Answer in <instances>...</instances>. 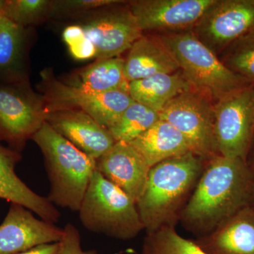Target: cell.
<instances>
[{"instance_id":"52a82bcc","label":"cell","mask_w":254,"mask_h":254,"mask_svg":"<svg viewBox=\"0 0 254 254\" xmlns=\"http://www.w3.org/2000/svg\"><path fill=\"white\" fill-rule=\"evenodd\" d=\"M214 115L219 155L246 161L254 138V83L217 101Z\"/></svg>"},{"instance_id":"7c38bea8","label":"cell","mask_w":254,"mask_h":254,"mask_svg":"<svg viewBox=\"0 0 254 254\" xmlns=\"http://www.w3.org/2000/svg\"><path fill=\"white\" fill-rule=\"evenodd\" d=\"M215 0H138L129 4L144 31H190Z\"/></svg>"},{"instance_id":"ac0fdd59","label":"cell","mask_w":254,"mask_h":254,"mask_svg":"<svg viewBox=\"0 0 254 254\" xmlns=\"http://www.w3.org/2000/svg\"><path fill=\"white\" fill-rule=\"evenodd\" d=\"M178 69L176 61L160 39L143 36L132 45L124 64L128 83Z\"/></svg>"},{"instance_id":"83f0119b","label":"cell","mask_w":254,"mask_h":254,"mask_svg":"<svg viewBox=\"0 0 254 254\" xmlns=\"http://www.w3.org/2000/svg\"><path fill=\"white\" fill-rule=\"evenodd\" d=\"M123 2L114 0H65L53 1L51 14H81Z\"/></svg>"},{"instance_id":"d6a6232c","label":"cell","mask_w":254,"mask_h":254,"mask_svg":"<svg viewBox=\"0 0 254 254\" xmlns=\"http://www.w3.org/2000/svg\"><path fill=\"white\" fill-rule=\"evenodd\" d=\"M252 208H254V190L253 192V195H252V199H251L250 205Z\"/></svg>"},{"instance_id":"3957f363","label":"cell","mask_w":254,"mask_h":254,"mask_svg":"<svg viewBox=\"0 0 254 254\" xmlns=\"http://www.w3.org/2000/svg\"><path fill=\"white\" fill-rule=\"evenodd\" d=\"M44 157L50 188L47 198L53 204L78 212L96 160L88 156L45 122L31 138Z\"/></svg>"},{"instance_id":"f546056e","label":"cell","mask_w":254,"mask_h":254,"mask_svg":"<svg viewBox=\"0 0 254 254\" xmlns=\"http://www.w3.org/2000/svg\"><path fill=\"white\" fill-rule=\"evenodd\" d=\"M60 249V242L44 244L17 254H58Z\"/></svg>"},{"instance_id":"cb8c5ba5","label":"cell","mask_w":254,"mask_h":254,"mask_svg":"<svg viewBox=\"0 0 254 254\" xmlns=\"http://www.w3.org/2000/svg\"><path fill=\"white\" fill-rule=\"evenodd\" d=\"M143 254H208L193 240L184 238L176 227H166L147 234Z\"/></svg>"},{"instance_id":"f1b7e54d","label":"cell","mask_w":254,"mask_h":254,"mask_svg":"<svg viewBox=\"0 0 254 254\" xmlns=\"http://www.w3.org/2000/svg\"><path fill=\"white\" fill-rule=\"evenodd\" d=\"M81 235L78 229L71 223L63 228V236L60 241L58 254H100L96 250H82Z\"/></svg>"},{"instance_id":"7402d4cb","label":"cell","mask_w":254,"mask_h":254,"mask_svg":"<svg viewBox=\"0 0 254 254\" xmlns=\"http://www.w3.org/2000/svg\"><path fill=\"white\" fill-rule=\"evenodd\" d=\"M125 60L120 57L97 60L95 63L78 71L68 85L95 93L117 90L128 91V82L124 73Z\"/></svg>"},{"instance_id":"d6986e66","label":"cell","mask_w":254,"mask_h":254,"mask_svg":"<svg viewBox=\"0 0 254 254\" xmlns=\"http://www.w3.org/2000/svg\"><path fill=\"white\" fill-rule=\"evenodd\" d=\"M131 144L150 168L168 159L190 152L180 131L165 120H158Z\"/></svg>"},{"instance_id":"30bf717a","label":"cell","mask_w":254,"mask_h":254,"mask_svg":"<svg viewBox=\"0 0 254 254\" xmlns=\"http://www.w3.org/2000/svg\"><path fill=\"white\" fill-rule=\"evenodd\" d=\"M193 32L218 56L234 42L254 33V0H215Z\"/></svg>"},{"instance_id":"ffe728a7","label":"cell","mask_w":254,"mask_h":254,"mask_svg":"<svg viewBox=\"0 0 254 254\" xmlns=\"http://www.w3.org/2000/svg\"><path fill=\"white\" fill-rule=\"evenodd\" d=\"M26 28L0 16V83L26 81Z\"/></svg>"},{"instance_id":"277c9868","label":"cell","mask_w":254,"mask_h":254,"mask_svg":"<svg viewBox=\"0 0 254 254\" xmlns=\"http://www.w3.org/2000/svg\"><path fill=\"white\" fill-rule=\"evenodd\" d=\"M78 212L88 231L118 240H132L144 230L136 202L97 170Z\"/></svg>"},{"instance_id":"6da1fadb","label":"cell","mask_w":254,"mask_h":254,"mask_svg":"<svg viewBox=\"0 0 254 254\" xmlns=\"http://www.w3.org/2000/svg\"><path fill=\"white\" fill-rule=\"evenodd\" d=\"M254 177L245 160L218 155L206 161L180 222L195 237L205 236L250 205Z\"/></svg>"},{"instance_id":"5bb4252c","label":"cell","mask_w":254,"mask_h":254,"mask_svg":"<svg viewBox=\"0 0 254 254\" xmlns=\"http://www.w3.org/2000/svg\"><path fill=\"white\" fill-rule=\"evenodd\" d=\"M46 123L88 156L98 160L116 143L109 129L78 110L46 113Z\"/></svg>"},{"instance_id":"5b68a950","label":"cell","mask_w":254,"mask_h":254,"mask_svg":"<svg viewBox=\"0 0 254 254\" xmlns=\"http://www.w3.org/2000/svg\"><path fill=\"white\" fill-rule=\"evenodd\" d=\"M159 39L190 85L206 92L217 101L252 83L230 71L192 31L177 32Z\"/></svg>"},{"instance_id":"9c48e42d","label":"cell","mask_w":254,"mask_h":254,"mask_svg":"<svg viewBox=\"0 0 254 254\" xmlns=\"http://www.w3.org/2000/svg\"><path fill=\"white\" fill-rule=\"evenodd\" d=\"M43 98H39L28 82L0 83V142L21 153L46 122Z\"/></svg>"},{"instance_id":"e0dca14e","label":"cell","mask_w":254,"mask_h":254,"mask_svg":"<svg viewBox=\"0 0 254 254\" xmlns=\"http://www.w3.org/2000/svg\"><path fill=\"white\" fill-rule=\"evenodd\" d=\"M194 242L208 254H254V208L247 205Z\"/></svg>"},{"instance_id":"44dd1931","label":"cell","mask_w":254,"mask_h":254,"mask_svg":"<svg viewBox=\"0 0 254 254\" xmlns=\"http://www.w3.org/2000/svg\"><path fill=\"white\" fill-rule=\"evenodd\" d=\"M182 73H160L128 83L132 99L160 113L179 95L191 90Z\"/></svg>"},{"instance_id":"8992f818","label":"cell","mask_w":254,"mask_h":254,"mask_svg":"<svg viewBox=\"0 0 254 254\" xmlns=\"http://www.w3.org/2000/svg\"><path fill=\"white\" fill-rule=\"evenodd\" d=\"M46 113L71 110L83 112L109 129L134 100L128 91L117 90L95 93L83 91L55 78L50 69L42 71Z\"/></svg>"},{"instance_id":"ba28073f","label":"cell","mask_w":254,"mask_h":254,"mask_svg":"<svg viewBox=\"0 0 254 254\" xmlns=\"http://www.w3.org/2000/svg\"><path fill=\"white\" fill-rule=\"evenodd\" d=\"M159 115L182 133L193 154L205 161L220 155L214 131V106L203 95L192 90L184 92Z\"/></svg>"},{"instance_id":"603a6c76","label":"cell","mask_w":254,"mask_h":254,"mask_svg":"<svg viewBox=\"0 0 254 254\" xmlns=\"http://www.w3.org/2000/svg\"><path fill=\"white\" fill-rule=\"evenodd\" d=\"M160 120L158 112L133 102L109 131L115 141L131 143Z\"/></svg>"},{"instance_id":"9a60e30c","label":"cell","mask_w":254,"mask_h":254,"mask_svg":"<svg viewBox=\"0 0 254 254\" xmlns=\"http://www.w3.org/2000/svg\"><path fill=\"white\" fill-rule=\"evenodd\" d=\"M96 170L136 203L145 190L150 168L131 143L118 141L96 160Z\"/></svg>"},{"instance_id":"2e32d148","label":"cell","mask_w":254,"mask_h":254,"mask_svg":"<svg viewBox=\"0 0 254 254\" xmlns=\"http://www.w3.org/2000/svg\"><path fill=\"white\" fill-rule=\"evenodd\" d=\"M21 153L0 144V198L17 203L36 213L42 220L56 224L60 213L47 197L31 190L16 175L15 168Z\"/></svg>"},{"instance_id":"484cf974","label":"cell","mask_w":254,"mask_h":254,"mask_svg":"<svg viewBox=\"0 0 254 254\" xmlns=\"http://www.w3.org/2000/svg\"><path fill=\"white\" fill-rule=\"evenodd\" d=\"M52 3L47 0H5L1 16L26 28L51 14Z\"/></svg>"},{"instance_id":"8fae6325","label":"cell","mask_w":254,"mask_h":254,"mask_svg":"<svg viewBox=\"0 0 254 254\" xmlns=\"http://www.w3.org/2000/svg\"><path fill=\"white\" fill-rule=\"evenodd\" d=\"M111 6L101 9L80 25L94 45L97 60L120 57L143 33L129 7Z\"/></svg>"},{"instance_id":"4fadbf2b","label":"cell","mask_w":254,"mask_h":254,"mask_svg":"<svg viewBox=\"0 0 254 254\" xmlns=\"http://www.w3.org/2000/svg\"><path fill=\"white\" fill-rule=\"evenodd\" d=\"M63 236V228L36 218L23 205L11 203L0 225V254H17L36 246L60 242Z\"/></svg>"},{"instance_id":"4316f807","label":"cell","mask_w":254,"mask_h":254,"mask_svg":"<svg viewBox=\"0 0 254 254\" xmlns=\"http://www.w3.org/2000/svg\"><path fill=\"white\" fill-rule=\"evenodd\" d=\"M63 40L75 60H86L96 57V49L80 25L67 26L64 30Z\"/></svg>"},{"instance_id":"1f68e13d","label":"cell","mask_w":254,"mask_h":254,"mask_svg":"<svg viewBox=\"0 0 254 254\" xmlns=\"http://www.w3.org/2000/svg\"><path fill=\"white\" fill-rule=\"evenodd\" d=\"M5 0H0V16L1 15V13H2L3 8H4Z\"/></svg>"},{"instance_id":"7a4b0ae2","label":"cell","mask_w":254,"mask_h":254,"mask_svg":"<svg viewBox=\"0 0 254 254\" xmlns=\"http://www.w3.org/2000/svg\"><path fill=\"white\" fill-rule=\"evenodd\" d=\"M203 159L189 152L150 168L137 209L147 234L176 227L205 168Z\"/></svg>"},{"instance_id":"d4e9b609","label":"cell","mask_w":254,"mask_h":254,"mask_svg":"<svg viewBox=\"0 0 254 254\" xmlns=\"http://www.w3.org/2000/svg\"><path fill=\"white\" fill-rule=\"evenodd\" d=\"M221 54L220 60L230 71L254 83V33L234 42Z\"/></svg>"},{"instance_id":"4dcf8cb0","label":"cell","mask_w":254,"mask_h":254,"mask_svg":"<svg viewBox=\"0 0 254 254\" xmlns=\"http://www.w3.org/2000/svg\"><path fill=\"white\" fill-rule=\"evenodd\" d=\"M246 163H247L250 171L252 172V175H253L254 177V153L253 156L252 157V159L247 160Z\"/></svg>"}]
</instances>
